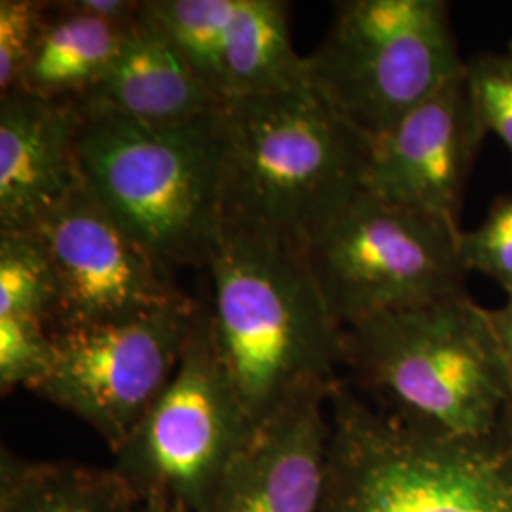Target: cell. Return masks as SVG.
I'll use <instances>...</instances> for the list:
<instances>
[{
  "instance_id": "6da1fadb",
  "label": "cell",
  "mask_w": 512,
  "mask_h": 512,
  "mask_svg": "<svg viewBox=\"0 0 512 512\" xmlns=\"http://www.w3.org/2000/svg\"><path fill=\"white\" fill-rule=\"evenodd\" d=\"M220 228L306 253L365 192L368 137L304 84L228 101Z\"/></svg>"
},
{
  "instance_id": "7a4b0ae2",
  "label": "cell",
  "mask_w": 512,
  "mask_h": 512,
  "mask_svg": "<svg viewBox=\"0 0 512 512\" xmlns=\"http://www.w3.org/2000/svg\"><path fill=\"white\" fill-rule=\"evenodd\" d=\"M342 366L368 401L442 437L512 439V387L488 311L467 293L342 329Z\"/></svg>"
},
{
  "instance_id": "3957f363",
  "label": "cell",
  "mask_w": 512,
  "mask_h": 512,
  "mask_svg": "<svg viewBox=\"0 0 512 512\" xmlns=\"http://www.w3.org/2000/svg\"><path fill=\"white\" fill-rule=\"evenodd\" d=\"M205 268L215 346L256 427L340 380L342 329L306 253L220 228Z\"/></svg>"
},
{
  "instance_id": "277c9868",
  "label": "cell",
  "mask_w": 512,
  "mask_h": 512,
  "mask_svg": "<svg viewBox=\"0 0 512 512\" xmlns=\"http://www.w3.org/2000/svg\"><path fill=\"white\" fill-rule=\"evenodd\" d=\"M224 107L156 126L78 105L82 184L169 270L205 268L219 236Z\"/></svg>"
},
{
  "instance_id": "5b68a950",
  "label": "cell",
  "mask_w": 512,
  "mask_h": 512,
  "mask_svg": "<svg viewBox=\"0 0 512 512\" xmlns=\"http://www.w3.org/2000/svg\"><path fill=\"white\" fill-rule=\"evenodd\" d=\"M319 512H512V439L442 437L338 380Z\"/></svg>"
},
{
  "instance_id": "8992f818",
  "label": "cell",
  "mask_w": 512,
  "mask_h": 512,
  "mask_svg": "<svg viewBox=\"0 0 512 512\" xmlns=\"http://www.w3.org/2000/svg\"><path fill=\"white\" fill-rule=\"evenodd\" d=\"M442 0L336 2L327 37L306 55L308 84L366 137L395 126L465 73Z\"/></svg>"
},
{
  "instance_id": "52a82bcc",
  "label": "cell",
  "mask_w": 512,
  "mask_h": 512,
  "mask_svg": "<svg viewBox=\"0 0 512 512\" xmlns=\"http://www.w3.org/2000/svg\"><path fill=\"white\" fill-rule=\"evenodd\" d=\"M256 429L200 302L173 378L114 454L112 469L141 503L169 499L188 512H211L224 476Z\"/></svg>"
},
{
  "instance_id": "ba28073f",
  "label": "cell",
  "mask_w": 512,
  "mask_h": 512,
  "mask_svg": "<svg viewBox=\"0 0 512 512\" xmlns=\"http://www.w3.org/2000/svg\"><path fill=\"white\" fill-rule=\"evenodd\" d=\"M461 228L363 192L313 239L306 258L340 329L467 293Z\"/></svg>"
},
{
  "instance_id": "9c48e42d",
  "label": "cell",
  "mask_w": 512,
  "mask_h": 512,
  "mask_svg": "<svg viewBox=\"0 0 512 512\" xmlns=\"http://www.w3.org/2000/svg\"><path fill=\"white\" fill-rule=\"evenodd\" d=\"M200 302L137 319L55 330L54 361L31 391L88 423L116 454L173 378Z\"/></svg>"
},
{
  "instance_id": "30bf717a",
  "label": "cell",
  "mask_w": 512,
  "mask_h": 512,
  "mask_svg": "<svg viewBox=\"0 0 512 512\" xmlns=\"http://www.w3.org/2000/svg\"><path fill=\"white\" fill-rule=\"evenodd\" d=\"M31 232L48 249L57 275L52 332L129 321L194 300L84 184Z\"/></svg>"
},
{
  "instance_id": "8fae6325",
  "label": "cell",
  "mask_w": 512,
  "mask_h": 512,
  "mask_svg": "<svg viewBox=\"0 0 512 512\" xmlns=\"http://www.w3.org/2000/svg\"><path fill=\"white\" fill-rule=\"evenodd\" d=\"M486 135L463 73L395 126L368 137L365 192L459 226L465 186Z\"/></svg>"
},
{
  "instance_id": "7c38bea8",
  "label": "cell",
  "mask_w": 512,
  "mask_h": 512,
  "mask_svg": "<svg viewBox=\"0 0 512 512\" xmlns=\"http://www.w3.org/2000/svg\"><path fill=\"white\" fill-rule=\"evenodd\" d=\"M332 387L311 389L258 425L224 476L211 512H319Z\"/></svg>"
},
{
  "instance_id": "4fadbf2b",
  "label": "cell",
  "mask_w": 512,
  "mask_h": 512,
  "mask_svg": "<svg viewBox=\"0 0 512 512\" xmlns=\"http://www.w3.org/2000/svg\"><path fill=\"white\" fill-rule=\"evenodd\" d=\"M76 101L0 99V232H29L82 186Z\"/></svg>"
},
{
  "instance_id": "5bb4252c",
  "label": "cell",
  "mask_w": 512,
  "mask_h": 512,
  "mask_svg": "<svg viewBox=\"0 0 512 512\" xmlns=\"http://www.w3.org/2000/svg\"><path fill=\"white\" fill-rule=\"evenodd\" d=\"M76 103L156 126L190 122L226 105L143 10L109 71Z\"/></svg>"
},
{
  "instance_id": "9a60e30c",
  "label": "cell",
  "mask_w": 512,
  "mask_h": 512,
  "mask_svg": "<svg viewBox=\"0 0 512 512\" xmlns=\"http://www.w3.org/2000/svg\"><path fill=\"white\" fill-rule=\"evenodd\" d=\"M133 23L92 18L69 8L65 0L52 2L50 18L16 92L78 101L109 71Z\"/></svg>"
},
{
  "instance_id": "2e32d148",
  "label": "cell",
  "mask_w": 512,
  "mask_h": 512,
  "mask_svg": "<svg viewBox=\"0 0 512 512\" xmlns=\"http://www.w3.org/2000/svg\"><path fill=\"white\" fill-rule=\"evenodd\" d=\"M308 84L306 57L296 54L289 33V4L236 0L222 48L224 99L289 92Z\"/></svg>"
},
{
  "instance_id": "e0dca14e",
  "label": "cell",
  "mask_w": 512,
  "mask_h": 512,
  "mask_svg": "<svg viewBox=\"0 0 512 512\" xmlns=\"http://www.w3.org/2000/svg\"><path fill=\"white\" fill-rule=\"evenodd\" d=\"M139 505L112 467L19 458L2 448L0 512H137Z\"/></svg>"
},
{
  "instance_id": "ac0fdd59",
  "label": "cell",
  "mask_w": 512,
  "mask_h": 512,
  "mask_svg": "<svg viewBox=\"0 0 512 512\" xmlns=\"http://www.w3.org/2000/svg\"><path fill=\"white\" fill-rule=\"evenodd\" d=\"M236 0H145L147 16L203 84L224 99L222 90V48Z\"/></svg>"
},
{
  "instance_id": "d6986e66",
  "label": "cell",
  "mask_w": 512,
  "mask_h": 512,
  "mask_svg": "<svg viewBox=\"0 0 512 512\" xmlns=\"http://www.w3.org/2000/svg\"><path fill=\"white\" fill-rule=\"evenodd\" d=\"M59 287L48 249L35 232H0V315H33L50 329Z\"/></svg>"
},
{
  "instance_id": "ffe728a7",
  "label": "cell",
  "mask_w": 512,
  "mask_h": 512,
  "mask_svg": "<svg viewBox=\"0 0 512 512\" xmlns=\"http://www.w3.org/2000/svg\"><path fill=\"white\" fill-rule=\"evenodd\" d=\"M54 361L50 325L33 315H0V387L33 389Z\"/></svg>"
},
{
  "instance_id": "44dd1931",
  "label": "cell",
  "mask_w": 512,
  "mask_h": 512,
  "mask_svg": "<svg viewBox=\"0 0 512 512\" xmlns=\"http://www.w3.org/2000/svg\"><path fill=\"white\" fill-rule=\"evenodd\" d=\"M50 12L52 2H0V97L18 90L19 80L35 55Z\"/></svg>"
},
{
  "instance_id": "7402d4cb",
  "label": "cell",
  "mask_w": 512,
  "mask_h": 512,
  "mask_svg": "<svg viewBox=\"0 0 512 512\" xmlns=\"http://www.w3.org/2000/svg\"><path fill=\"white\" fill-rule=\"evenodd\" d=\"M461 258L467 272L488 275L512 298V194L497 198L482 224L461 232Z\"/></svg>"
},
{
  "instance_id": "603a6c76",
  "label": "cell",
  "mask_w": 512,
  "mask_h": 512,
  "mask_svg": "<svg viewBox=\"0 0 512 512\" xmlns=\"http://www.w3.org/2000/svg\"><path fill=\"white\" fill-rule=\"evenodd\" d=\"M465 82L482 128L494 133L512 156V55H478L467 61Z\"/></svg>"
},
{
  "instance_id": "cb8c5ba5",
  "label": "cell",
  "mask_w": 512,
  "mask_h": 512,
  "mask_svg": "<svg viewBox=\"0 0 512 512\" xmlns=\"http://www.w3.org/2000/svg\"><path fill=\"white\" fill-rule=\"evenodd\" d=\"M69 8L112 23H133L141 16L143 0H65Z\"/></svg>"
},
{
  "instance_id": "d4e9b609",
  "label": "cell",
  "mask_w": 512,
  "mask_h": 512,
  "mask_svg": "<svg viewBox=\"0 0 512 512\" xmlns=\"http://www.w3.org/2000/svg\"><path fill=\"white\" fill-rule=\"evenodd\" d=\"M486 311L512 387V298H507L503 306Z\"/></svg>"
},
{
  "instance_id": "484cf974",
  "label": "cell",
  "mask_w": 512,
  "mask_h": 512,
  "mask_svg": "<svg viewBox=\"0 0 512 512\" xmlns=\"http://www.w3.org/2000/svg\"><path fill=\"white\" fill-rule=\"evenodd\" d=\"M137 512H188L181 503L169 499H147L139 505Z\"/></svg>"
},
{
  "instance_id": "4316f807",
  "label": "cell",
  "mask_w": 512,
  "mask_h": 512,
  "mask_svg": "<svg viewBox=\"0 0 512 512\" xmlns=\"http://www.w3.org/2000/svg\"><path fill=\"white\" fill-rule=\"evenodd\" d=\"M509 54L512 55V44H511V50H509Z\"/></svg>"
}]
</instances>
